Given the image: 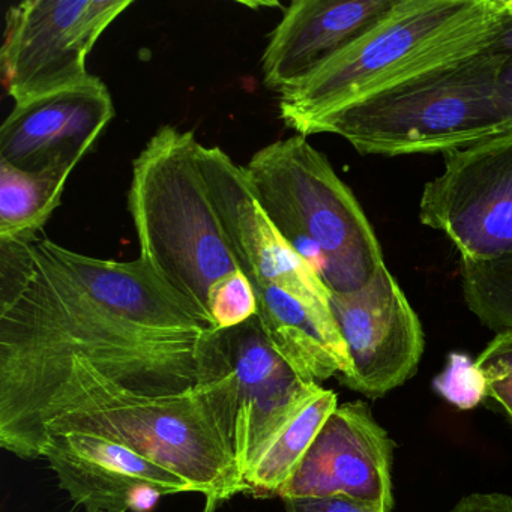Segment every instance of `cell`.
Returning a JSON list of instances; mask_svg holds the SVG:
<instances>
[{
	"instance_id": "13",
	"label": "cell",
	"mask_w": 512,
	"mask_h": 512,
	"mask_svg": "<svg viewBox=\"0 0 512 512\" xmlns=\"http://www.w3.org/2000/svg\"><path fill=\"white\" fill-rule=\"evenodd\" d=\"M43 460L59 488L85 512H128L134 493L145 487L163 496L193 493L184 478L130 446L83 431L52 434Z\"/></svg>"
},
{
	"instance_id": "7",
	"label": "cell",
	"mask_w": 512,
	"mask_h": 512,
	"mask_svg": "<svg viewBox=\"0 0 512 512\" xmlns=\"http://www.w3.org/2000/svg\"><path fill=\"white\" fill-rule=\"evenodd\" d=\"M133 4L131 0H25L11 7L0 68L14 104L88 79L89 53Z\"/></svg>"
},
{
	"instance_id": "21",
	"label": "cell",
	"mask_w": 512,
	"mask_h": 512,
	"mask_svg": "<svg viewBox=\"0 0 512 512\" xmlns=\"http://www.w3.org/2000/svg\"><path fill=\"white\" fill-rule=\"evenodd\" d=\"M287 512H383L377 506L347 496L284 500Z\"/></svg>"
},
{
	"instance_id": "16",
	"label": "cell",
	"mask_w": 512,
	"mask_h": 512,
	"mask_svg": "<svg viewBox=\"0 0 512 512\" xmlns=\"http://www.w3.org/2000/svg\"><path fill=\"white\" fill-rule=\"evenodd\" d=\"M76 164L22 170L0 161V242L35 239L61 205Z\"/></svg>"
},
{
	"instance_id": "17",
	"label": "cell",
	"mask_w": 512,
	"mask_h": 512,
	"mask_svg": "<svg viewBox=\"0 0 512 512\" xmlns=\"http://www.w3.org/2000/svg\"><path fill=\"white\" fill-rule=\"evenodd\" d=\"M337 407V394L323 388L293 419L266 454L245 473L247 490L277 496L278 491L295 475L326 419Z\"/></svg>"
},
{
	"instance_id": "12",
	"label": "cell",
	"mask_w": 512,
	"mask_h": 512,
	"mask_svg": "<svg viewBox=\"0 0 512 512\" xmlns=\"http://www.w3.org/2000/svg\"><path fill=\"white\" fill-rule=\"evenodd\" d=\"M115 118L106 83L97 76L14 106L0 128V161L22 170L79 164Z\"/></svg>"
},
{
	"instance_id": "10",
	"label": "cell",
	"mask_w": 512,
	"mask_h": 512,
	"mask_svg": "<svg viewBox=\"0 0 512 512\" xmlns=\"http://www.w3.org/2000/svg\"><path fill=\"white\" fill-rule=\"evenodd\" d=\"M392 451L391 437L367 404H341L277 496L283 500L347 496L392 512Z\"/></svg>"
},
{
	"instance_id": "4",
	"label": "cell",
	"mask_w": 512,
	"mask_h": 512,
	"mask_svg": "<svg viewBox=\"0 0 512 512\" xmlns=\"http://www.w3.org/2000/svg\"><path fill=\"white\" fill-rule=\"evenodd\" d=\"M199 149L193 131L161 127L134 160L128 209L139 259L214 323L212 296L242 271L209 196Z\"/></svg>"
},
{
	"instance_id": "8",
	"label": "cell",
	"mask_w": 512,
	"mask_h": 512,
	"mask_svg": "<svg viewBox=\"0 0 512 512\" xmlns=\"http://www.w3.org/2000/svg\"><path fill=\"white\" fill-rule=\"evenodd\" d=\"M419 220L464 262L512 254V136L443 154V172L422 190Z\"/></svg>"
},
{
	"instance_id": "11",
	"label": "cell",
	"mask_w": 512,
	"mask_h": 512,
	"mask_svg": "<svg viewBox=\"0 0 512 512\" xmlns=\"http://www.w3.org/2000/svg\"><path fill=\"white\" fill-rule=\"evenodd\" d=\"M221 335L238 382V463L244 476L323 388L278 355L257 314Z\"/></svg>"
},
{
	"instance_id": "23",
	"label": "cell",
	"mask_w": 512,
	"mask_h": 512,
	"mask_svg": "<svg viewBox=\"0 0 512 512\" xmlns=\"http://www.w3.org/2000/svg\"><path fill=\"white\" fill-rule=\"evenodd\" d=\"M497 44H499L500 49L509 53V61L506 64L505 71H503L502 79L512 89V22L503 31L502 37H500Z\"/></svg>"
},
{
	"instance_id": "18",
	"label": "cell",
	"mask_w": 512,
	"mask_h": 512,
	"mask_svg": "<svg viewBox=\"0 0 512 512\" xmlns=\"http://www.w3.org/2000/svg\"><path fill=\"white\" fill-rule=\"evenodd\" d=\"M461 289L469 310L494 331L512 329V254L491 262L460 260Z\"/></svg>"
},
{
	"instance_id": "15",
	"label": "cell",
	"mask_w": 512,
	"mask_h": 512,
	"mask_svg": "<svg viewBox=\"0 0 512 512\" xmlns=\"http://www.w3.org/2000/svg\"><path fill=\"white\" fill-rule=\"evenodd\" d=\"M38 242L86 295L122 319L167 334L218 332L214 323L176 295L142 260L95 259L50 239H38Z\"/></svg>"
},
{
	"instance_id": "20",
	"label": "cell",
	"mask_w": 512,
	"mask_h": 512,
	"mask_svg": "<svg viewBox=\"0 0 512 512\" xmlns=\"http://www.w3.org/2000/svg\"><path fill=\"white\" fill-rule=\"evenodd\" d=\"M434 391L461 410L478 406L485 395V380L475 362L463 353H451L445 370L436 376Z\"/></svg>"
},
{
	"instance_id": "14",
	"label": "cell",
	"mask_w": 512,
	"mask_h": 512,
	"mask_svg": "<svg viewBox=\"0 0 512 512\" xmlns=\"http://www.w3.org/2000/svg\"><path fill=\"white\" fill-rule=\"evenodd\" d=\"M395 0H295L269 37L262 82L281 95L377 22Z\"/></svg>"
},
{
	"instance_id": "1",
	"label": "cell",
	"mask_w": 512,
	"mask_h": 512,
	"mask_svg": "<svg viewBox=\"0 0 512 512\" xmlns=\"http://www.w3.org/2000/svg\"><path fill=\"white\" fill-rule=\"evenodd\" d=\"M221 331L178 335L86 295L38 239L0 242V446L43 458L68 416L184 397L232 376Z\"/></svg>"
},
{
	"instance_id": "6",
	"label": "cell",
	"mask_w": 512,
	"mask_h": 512,
	"mask_svg": "<svg viewBox=\"0 0 512 512\" xmlns=\"http://www.w3.org/2000/svg\"><path fill=\"white\" fill-rule=\"evenodd\" d=\"M238 430L233 373L184 397L68 416L50 427L46 443L67 431L116 440L184 478L193 493L221 503L248 491L238 463Z\"/></svg>"
},
{
	"instance_id": "22",
	"label": "cell",
	"mask_w": 512,
	"mask_h": 512,
	"mask_svg": "<svg viewBox=\"0 0 512 512\" xmlns=\"http://www.w3.org/2000/svg\"><path fill=\"white\" fill-rule=\"evenodd\" d=\"M451 512H512V497L500 493H476L463 497Z\"/></svg>"
},
{
	"instance_id": "9",
	"label": "cell",
	"mask_w": 512,
	"mask_h": 512,
	"mask_svg": "<svg viewBox=\"0 0 512 512\" xmlns=\"http://www.w3.org/2000/svg\"><path fill=\"white\" fill-rule=\"evenodd\" d=\"M331 310L350 358L341 385L379 398L416 373L424 353V331L386 265L355 292H331Z\"/></svg>"
},
{
	"instance_id": "5",
	"label": "cell",
	"mask_w": 512,
	"mask_h": 512,
	"mask_svg": "<svg viewBox=\"0 0 512 512\" xmlns=\"http://www.w3.org/2000/svg\"><path fill=\"white\" fill-rule=\"evenodd\" d=\"M244 170L271 223L329 292H355L385 266L361 203L308 137L265 146Z\"/></svg>"
},
{
	"instance_id": "2",
	"label": "cell",
	"mask_w": 512,
	"mask_h": 512,
	"mask_svg": "<svg viewBox=\"0 0 512 512\" xmlns=\"http://www.w3.org/2000/svg\"><path fill=\"white\" fill-rule=\"evenodd\" d=\"M511 0H395L364 34L278 101L296 134L320 116L395 91L493 49Z\"/></svg>"
},
{
	"instance_id": "19",
	"label": "cell",
	"mask_w": 512,
	"mask_h": 512,
	"mask_svg": "<svg viewBox=\"0 0 512 512\" xmlns=\"http://www.w3.org/2000/svg\"><path fill=\"white\" fill-rule=\"evenodd\" d=\"M475 364L485 380V395L497 401L512 421V329L497 332Z\"/></svg>"
},
{
	"instance_id": "3",
	"label": "cell",
	"mask_w": 512,
	"mask_h": 512,
	"mask_svg": "<svg viewBox=\"0 0 512 512\" xmlns=\"http://www.w3.org/2000/svg\"><path fill=\"white\" fill-rule=\"evenodd\" d=\"M499 44L395 91L314 119L301 136L334 134L359 154H446L512 136V89Z\"/></svg>"
}]
</instances>
